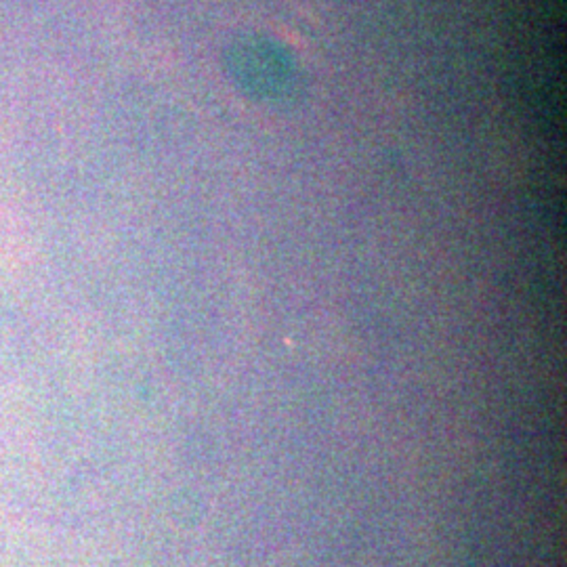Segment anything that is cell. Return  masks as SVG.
I'll return each mask as SVG.
<instances>
[{
	"instance_id": "1",
	"label": "cell",
	"mask_w": 567,
	"mask_h": 567,
	"mask_svg": "<svg viewBox=\"0 0 567 567\" xmlns=\"http://www.w3.org/2000/svg\"><path fill=\"white\" fill-rule=\"evenodd\" d=\"M229 69L244 91L261 101H288L298 93L292 57L269 40H237L231 47Z\"/></svg>"
}]
</instances>
